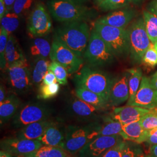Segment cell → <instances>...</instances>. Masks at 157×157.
I'll return each instance as SVG.
<instances>
[{"label": "cell", "mask_w": 157, "mask_h": 157, "mask_svg": "<svg viewBox=\"0 0 157 157\" xmlns=\"http://www.w3.org/2000/svg\"><path fill=\"white\" fill-rule=\"evenodd\" d=\"M91 33L86 22L64 23L56 28L54 38L59 40L78 56L83 58Z\"/></svg>", "instance_id": "1"}, {"label": "cell", "mask_w": 157, "mask_h": 157, "mask_svg": "<svg viewBox=\"0 0 157 157\" xmlns=\"http://www.w3.org/2000/svg\"><path fill=\"white\" fill-rule=\"evenodd\" d=\"M47 5L51 16L56 21L63 23L86 22L97 16L94 10L65 0H49Z\"/></svg>", "instance_id": "2"}, {"label": "cell", "mask_w": 157, "mask_h": 157, "mask_svg": "<svg viewBox=\"0 0 157 157\" xmlns=\"http://www.w3.org/2000/svg\"><path fill=\"white\" fill-rule=\"evenodd\" d=\"M113 78L109 75L90 65L82 67L75 76L76 87H83L101 96L108 103Z\"/></svg>", "instance_id": "3"}, {"label": "cell", "mask_w": 157, "mask_h": 157, "mask_svg": "<svg viewBox=\"0 0 157 157\" xmlns=\"http://www.w3.org/2000/svg\"><path fill=\"white\" fill-rule=\"evenodd\" d=\"M101 128V124L97 122L84 126H67L61 148L71 155L78 153L87 143L98 136Z\"/></svg>", "instance_id": "4"}, {"label": "cell", "mask_w": 157, "mask_h": 157, "mask_svg": "<svg viewBox=\"0 0 157 157\" xmlns=\"http://www.w3.org/2000/svg\"><path fill=\"white\" fill-rule=\"evenodd\" d=\"M93 29L107 44L116 57L129 54L127 29L119 28L95 22Z\"/></svg>", "instance_id": "5"}, {"label": "cell", "mask_w": 157, "mask_h": 157, "mask_svg": "<svg viewBox=\"0 0 157 157\" xmlns=\"http://www.w3.org/2000/svg\"><path fill=\"white\" fill-rule=\"evenodd\" d=\"M127 30L130 57L135 63H142L144 54L151 43L146 32L143 17L136 19Z\"/></svg>", "instance_id": "6"}, {"label": "cell", "mask_w": 157, "mask_h": 157, "mask_svg": "<svg viewBox=\"0 0 157 157\" xmlns=\"http://www.w3.org/2000/svg\"><path fill=\"white\" fill-rule=\"evenodd\" d=\"M115 57L105 41L93 29L83 56L88 65L95 67L107 66L114 61Z\"/></svg>", "instance_id": "7"}, {"label": "cell", "mask_w": 157, "mask_h": 157, "mask_svg": "<svg viewBox=\"0 0 157 157\" xmlns=\"http://www.w3.org/2000/svg\"><path fill=\"white\" fill-rule=\"evenodd\" d=\"M50 58L51 61L60 63L70 75L78 72L84 63L83 58L77 56L67 45L55 38L51 44Z\"/></svg>", "instance_id": "8"}, {"label": "cell", "mask_w": 157, "mask_h": 157, "mask_svg": "<svg viewBox=\"0 0 157 157\" xmlns=\"http://www.w3.org/2000/svg\"><path fill=\"white\" fill-rule=\"evenodd\" d=\"M7 69L8 83L16 93H26L31 89V69L26 58L12 64Z\"/></svg>", "instance_id": "9"}, {"label": "cell", "mask_w": 157, "mask_h": 157, "mask_svg": "<svg viewBox=\"0 0 157 157\" xmlns=\"http://www.w3.org/2000/svg\"><path fill=\"white\" fill-rule=\"evenodd\" d=\"M52 22L45 6L37 3L30 13L27 22L29 34L34 38L42 37L50 33Z\"/></svg>", "instance_id": "10"}, {"label": "cell", "mask_w": 157, "mask_h": 157, "mask_svg": "<svg viewBox=\"0 0 157 157\" xmlns=\"http://www.w3.org/2000/svg\"><path fill=\"white\" fill-rule=\"evenodd\" d=\"M51 113L50 109L45 104L40 102H29L21 107L13 118V124L17 128L29 124L47 120Z\"/></svg>", "instance_id": "11"}, {"label": "cell", "mask_w": 157, "mask_h": 157, "mask_svg": "<svg viewBox=\"0 0 157 157\" xmlns=\"http://www.w3.org/2000/svg\"><path fill=\"white\" fill-rule=\"evenodd\" d=\"M123 140L120 135L97 136L79 151L78 157H100L107 150Z\"/></svg>", "instance_id": "12"}, {"label": "cell", "mask_w": 157, "mask_h": 157, "mask_svg": "<svg viewBox=\"0 0 157 157\" xmlns=\"http://www.w3.org/2000/svg\"><path fill=\"white\" fill-rule=\"evenodd\" d=\"M43 146L38 140H28L17 137L6 138L1 141V150L15 155L22 156L36 151Z\"/></svg>", "instance_id": "13"}, {"label": "cell", "mask_w": 157, "mask_h": 157, "mask_svg": "<svg viewBox=\"0 0 157 157\" xmlns=\"http://www.w3.org/2000/svg\"><path fill=\"white\" fill-rule=\"evenodd\" d=\"M130 105L148 109L157 107V90L152 86L150 78H142L140 87Z\"/></svg>", "instance_id": "14"}, {"label": "cell", "mask_w": 157, "mask_h": 157, "mask_svg": "<svg viewBox=\"0 0 157 157\" xmlns=\"http://www.w3.org/2000/svg\"><path fill=\"white\" fill-rule=\"evenodd\" d=\"M129 73L126 71L121 76L113 78L108 99V105L118 106L129 98Z\"/></svg>", "instance_id": "15"}, {"label": "cell", "mask_w": 157, "mask_h": 157, "mask_svg": "<svg viewBox=\"0 0 157 157\" xmlns=\"http://www.w3.org/2000/svg\"><path fill=\"white\" fill-rule=\"evenodd\" d=\"M150 110L133 105L117 107L113 108L111 117L124 125L140 121L141 118L149 112Z\"/></svg>", "instance_id": "16"}, {"label": "cell", "mask_w": 157, "mask_h": 157, "mask_svg": "<svg viewBox=\"0 0 157 157\" xmlns=\"http://www.w3.org/2000/svg\"><path fill=\"white\" fill-rule=\"evenodd\" d=\"M135 16V12L130 9H124L112 12L98 19L95 22L119 28H126Z\"/></svg>", "instance_id": "17"}, {"label": "cell", "mask_w": 157, "mask_h": 157, "mask_svg": "<svg viewBox=\"0 0 157 157\" xmlns=\"http://www.w3.org/2000/svg\"><path fill=\"white\" fill-rule=\"evenodd\" d=\"M65 137V128H62L56 122H52L38 140L44 146L61 147Z\"/></svg>", "instance_id": "18"}, {"label": "cell", "mask_w": 157, "mask_h": 157, "mask_svg": "<svg viewBox=\"0 0 157 157\" xmlns=\"http://www.w3.org/2000/svg\"><path fill=\"white\" fill-rule=\"evenodd\" d=\"M148 131L143 129L139 121L122 125L121 137L124 140L140 144L146 142Z\"/></svg>", "instance_id": "19"}, {"label": "cell", "mask_w": 157, "mask_h": 157, "mask_svg": "<svg viewBox=\"0 0 157 157\" xmlns=\"http://www.w3.org/2000/svg\"><path fill=\"white\" fill-rule=\"evenodd\" d=\"M52 122V121L47 119L29 124L19 130L17 137L28 140H38Z\"/></svg>", "instance_id": "20"}, {"label": "cell", "mask_w": 157, "mask_h": 157, "mask_svg": "<svg viewBox=\"0 0 157 157\" xmlns=\"http://www.w3.org/2000/svg\"><path fill=\"white\" fill-rule=\"evenodd\" d=\"M70 108L75 117L82 119H91L102 109V108L95 107L78 97L71 101Z\"/></svg>", "instance_id": "21"}, {"label": "cell", "mask_w": 157, "mask_h": 157, "mask_svg": "<svg viewBox=\"0 0 157 157\" xmlns=\"http://www.w3.org/2000/svg\"><path fill=\"white\" fill-rule=\"evenodd\" d=\"M20 105L19 98L13 94L8 96L4 101L0 102L1 124H2L14 117L20 108Z\"/></svg>", "instance_id": "22"}, {"label": "cell", "mask_w": 157, "mask_h": 157, "mask_svg": "<svg viewBox=\"0 0 157 157\" xmlns=\"http://www.w3.org/2000/svg\"><path fill=\"white\" fill-rule=\"evenodd\" d=\"M22 50L14 36L10 34L7 43L6 51V59L7 68L12 64L25 59Z\"/></svg>", "instance_id": "23"}, {"label": "cell", "mask_w": 157, "mask_h": 157, "mask_svg": "<svg viewBox=\"0 0 157 157\" xmlns=\"http://www.w3.org/2000/svg\"><path fill=\"white\" fill-rule=\"evenodd\" d=\"M50 63L47 58L36 57L35 58L31 69L33 85L39 86L42 83L45 74L49 70Z\"/></svg>", "instance_id": "24"}, {"label": "cell", "mask_w": 157, "mask_h": 157, "mask_svg": "<svg viewBox=\"0 0 157 157\" xmlns=\"http://www.w3.org/2000/svg\"><path fill=\"white\" fill-rule=\"evenodd\" d=\"M75 94L79 99L95 107L104 109L109 105L108 102L101 96L83 87H76Z\"/></svg>", "instance_id": "25"}, {"label": "cell", "mask_w": 157, "mask_h": 157, "mask_svg": "<svg viewBox=\"0 0 157 157\" xmlns=\"http://www.w3.org/2000/svg\"><path fill=\"white\" fill-rule=\"evenodd\" d=\"M69 154L61 147L43 146L35 151L23 155L22 157H70Z\"/></svg>", "instance_id": "26"}, {"label": "cell", "mask_w": 157, "mask_h": 157, "mask_svg": "<svg viewBox=\"0 0 157 157\" xmlns=\"http://www.w3.org/2000/svg\"><path fill=\"white\" fill-rule=\"evenodd\" d=\"M126 71L129 73V98L126 105H130L140 87L143 75L140 68H131L127 69Z\"/></svg>", "instance_id": "27"}, {"label": "cell", "mask_w": 157, "mask_h": 157, "mask_svg": "<svg viewBox=\"0 0 157 157\" xmlns=\"http://www.w3.org/2000/svg\"><path fill=\"white\" fill-rule=\"evenodd\" d=\"M51 45L48 40L42 37H36L33 40L30 52L32 56L35 57L47 58L50 56Z\"/></svg>", "instance_id": "28"}, {"label": "cell", "mask_w": 157, "mask_h": 157, "mask_svg": "<svg viewBox=\"0 0 157 157\" xmlns=\"http://www.w3.org/2000/svg\"><path fill=\"white\" fill-rule=\"evenodd\" d=\"M145 28L147 35L152 43L157 41V16L148 10L143 12Z\"/></svg>", "instance_id": "29"}, {"label": "cell", "mask_w": 157, "mask_h": 157, "mask_svg": "<svg viewBox=\"0 0 157 157\" xmlns=\"http://www.w3.org/2000/svg\"><path fill=\"white\" fill-rule=\"evenodd\" d=\"M122 133V124L117 121L113 119L111 117L105 118L104 123L101 124L99 132V136H114L120 135Z\"/></svg>", "instance_id": "30"}, {"label": "cell", "mask_w": 157, "mask_h": 157, "mask_svg": "<svg viewBox=\"0 0 157 157\" xmlns=\"http://www.w3.org/2000/svg\"><path fill=\"white\" fill-rule=\"evenodd\" d=\"M19 16L12 11H6L5 15L1 19V27L11 34L19 25Z\"/></svg>", "instance_id": "31"}, {"label": "cell", "mask_w": 157, "mask_h": 157, "mask_svg": "<svg viewBox=\"0 0 157 157\" xmlns=\"http://www.w3.org/2000/svg\"><path fill=\"white\" fill-rule=\"evenodd\" d=\"M59 89L60 86L58 82L49 85L41 83L39 87L37 98L45 100L54 98L58 94Z\"/></svg>", "instance_id": "32"}, {"label": "cell", "mask_w": 157, "mask_h": 157, "mask_svg": "<svg viewBox=\"0 0 157 157\" xmlns=\"http://www.w3.org/2000/svg\"><path fill=\"white\" fill-rule=\"evenodd\" d=\"M49 70L52 71L56 77L57 82L61 85H66L67 83V70L56 61H51L49 66Z\"/></svg>", "instance_id": "33"}, {"label": "cell", "mask_w": 157, "mask_h": 157, "mask_svg": "<svg viewBox=\"0 0 157 157\" xmlns=\"http://www.w3.org/2000/svg\"><path fill=\"white\" fill-rule=\"evenodd\" d=\"M141 126L146 130H151L157 128V107L151 109L140 120Z\"/></svg>", "instance_id": "34"}, {"label": "cell", "mask_w": 157, "mask_h": 157, "mask_svg": "<svg viewBox=\"0 0 157 157\" xmlns=\"http://www.w3.org/2000/svg\"><path fill=\"white\" fill-rule=\"evenodd\" d=\"M129 3L130 0H104L98 4V7L104 11H108L124 8Z\"/></svg>", "instance_id": "35"}, {"label": "cell", "mask_w": 157, "mask_h": 157, "mask_svg": "<svg viewBox=\"0 0 157 157\" xmlns=\"http://www.w3.org/2000/svg\"><path fill=\"white\" fill-rule=\"evenodd\" d=\"M10 34L3 28L1 27L0 30V66L3 69L6 66V51Z\"/></svg>", "instance_id": "36"}, {"label": "cell", "mask_w": 157, "mask_h": 157, "mask_svg": "<svg viewBox=\"0 0 157 157\" xmlns=\"http://www.w3.org/2000/svg\"><path fill=\"white\" fill-rule=\"evenodd\" d=\"M33 1L34 0H15L12 11L20 17H22L29 11Z\"/></svg>", "instance_id": "37"}, {"label": "cell", "mask_w": 157, "mask_h": 157, "mask_svg": "<svg viewBox=\"0 0 157 157\" xmlns=\"http://www.w3.org/2000/svg\"><path fill=\"white\" fill-rule=\"evenodd\" d=\"M142 63L150 67H154L157 64V50L152 42L144 54Z\"/></svg>", "instance_id": "38"}, {"label": "cell", "mask_w": 157, "mask_h": 157, "mask_svg": "<svg viewBox=\"0 0 157 157\" xmlns=\"http://www.w3.org/2000/svg\"><path fill=\"white\" fill-rule=\"evenodd\" d=\"M126 144L124 140L120 141L117 144L107 150L100 157H122V151Z\"/></svg>", "instance_id": "39"}, {"label": "cell", "mask_w": 157, "mask_h": 157, "mask_svg": "<svg viewBox=\"0 0 157 157\" xmlns=\"http://www.w3.org/2000/svg\"><path fill=\"white\" fill-rule=\"evenodd\" d=\"M56 82H57V80L55 75L52 71L48 70V72L45 74V76L44 77L41 83L46 84V85H49Z\"/></svg>", "instance_id": "40"}, {"label": "cell", "mask_w": 157, "mask_h": 157, "mask_svg": "<svg viewBox=\"0 0 157 157\" xmlns=\"http://www.w3.org/2000/svg\"><path fill=\"white\" fill-rule=\"evenodd\" d=\"M146 142L151 145L157 144V128L148 131V135Z\"/></svg>", "instance_id": "41"}, {"label": "cell", "mask_w": 157, "mask_h": 157, "mask_svg": "<svg viewBox=\"0 0 157 157\" xmlns=\"http://www.w3.org/2000/svg\"><path fill=\"white\" fill-rule=\"evenodd\" d=\"M122 157H135V152L126 143L124 147Z\"/></svg>", "instance_id": "42"}, {"label": "cell", "mask_w": 157, "mask_h": 157, "mask_svg": "<svg viewBox=\"0 0 157 157\" xmlns=\"http://www.w3.org/2000/svg\"><path fill=\"white\" fill-rule=\"evenodd\" d=\"M147 10L157 16V0H152L147 7Z\"/></svg>", "instance_id": "43"}, {"label": "cell", "mask_w": 157, "mask_h": 157, "mask_svg": "<svg viewBox=\"0 0 157 157\" xmlns=\"http://www.w3.org/2000/svg\"><path fill=\"white\" fill-rule=\"evenodd\" d=\"M6 11L4 0H0V19L5 15Z\"/></svg>", "instance_id": "44"}, {"label": "cell", "mask_w": 157, "mask_h": 157, "mask_svg": "<svg viewBox=\"0 0 157 157\" xmlns=\"http://www.w3.org/2000/svg\"><path fill=\"white\" fill-rule=\"evenodd\" d=\"M15 0H4L6 10L7 11H10L12 10L13 6L15 3Z\"/></svg>", "instance_id": "45"}, {"label": "cell", "mask_w": 157, "mask_h": 157, "mask_svg": "<svg viewBox=\"0 0 157 157\" xmlns=\"http://www.w3.org/2000/svg\"><path fill=\"white\" fill-rule=\"evenodd\" d=\"M6 90L4 86L2 84H1L0 87V102H2V101L6 100Z\"/></svg>", "instance_id": "46"}, {"label": "cell", "mask_w": 157, "mask_h": 157, "mask_svg": "<svg viewBox=\"0 0 157 157\" xmlns=\"http://www.w3.org/2000/svg\"><path fill=\"white\" fill-rule=\"evenodd\" d=\"M150 82L152 86L157 90V72L152 76L150 78Z\"/></svg>", "instance_id": "47"}, {"label": "cell", "mask_w": 157, "mask_h": 157, "mask_svg": "<svg viewBox=\"0 0 157 157\" xmlns=\"http://www.w3.org/2000/svg\"><path fill=\"white\" fill-rule=\"evenodd\" d=\"M150 152L151 155L157 157V145H152L150 147Z\"/></svg>", "instance_id": "48"}, {"label": "cell", "mask_w": 157, "mask_h": 157, "mask_svg": "<svg viewBox=\"0 0 157 157\" xmlns=\"http://www.w3.org/2000/svg\"><path fill=\"white\" fill-rule=\"evenodd\" d=\"M0 157H12V155L9 152H7L3 150H1Z\"/></svg>", "instance_id": "49"}, {"label": "cell", "mask_w": 157, "mask_h": 157, "mask_svg": "<svg viewBox=\"0 0 157 157\" xmlns=\"http://www.w3.org/2000/svg\"><path fill=\"white\" fill-rule=\"evenodd\" d=\"M67 1H71L72 2L75 3H77L78 4H84V3H86L87 1H88V0H65Z\"/></svg>", "instance_id": "50"}, {"label": "cell", "mask_w": 157, "mask_h": 157, "mask_svg": "<svg viewBox=\"0 0 157 157\" xmlns=\"http://www.w3.org/2000/svg\"><path fill=\"white\" fill-rule=\"evenodd\" d=\"M143 0H130V2L133 3L135 4H138L139 3H140L141 1H143Z\"/></svg>", "instance_id": "51"}, {"label": "cell", "mask_w": 157, "mask_h": 157, "mask_svg": "<svg viewBox=\"0 0 157 157\" xmlns=\"http://www.w3.org/2000/svg\"><path fill=\"white\" fill-rule=\"evenodd\" d=\"M96 1V2L98 4V5L99 4H100L101 2H102L104 0H95Z\"/></svg>", "instance_id": "52"}, {"label": "cell", "mask_w": 157, "mask_h": 157, "mask_svg": "<svg viewBox=\"0 0 157 157\" xmlns=\"http://www.w3.org/2000/svg\"><path fill=\"white\" fill-rule=\"evenodd\" d=\"M145 157H151V155H147V156H146Z\"/></svg>", "instance_id": "53"}, {"label": "cell", "mask_w": 157, "mask_h": 157, "mask_svg": "<svg viewBox=\"0 0 157 157\" xmlns=\"http://www.w3.org/2000/svg\"><path fill=\"white\" fill-rule=\"evenodd\" d=\"M151 157H154V156H152V155H151Z\"/></svg>", "instance_id": "54"}]
</instances>
